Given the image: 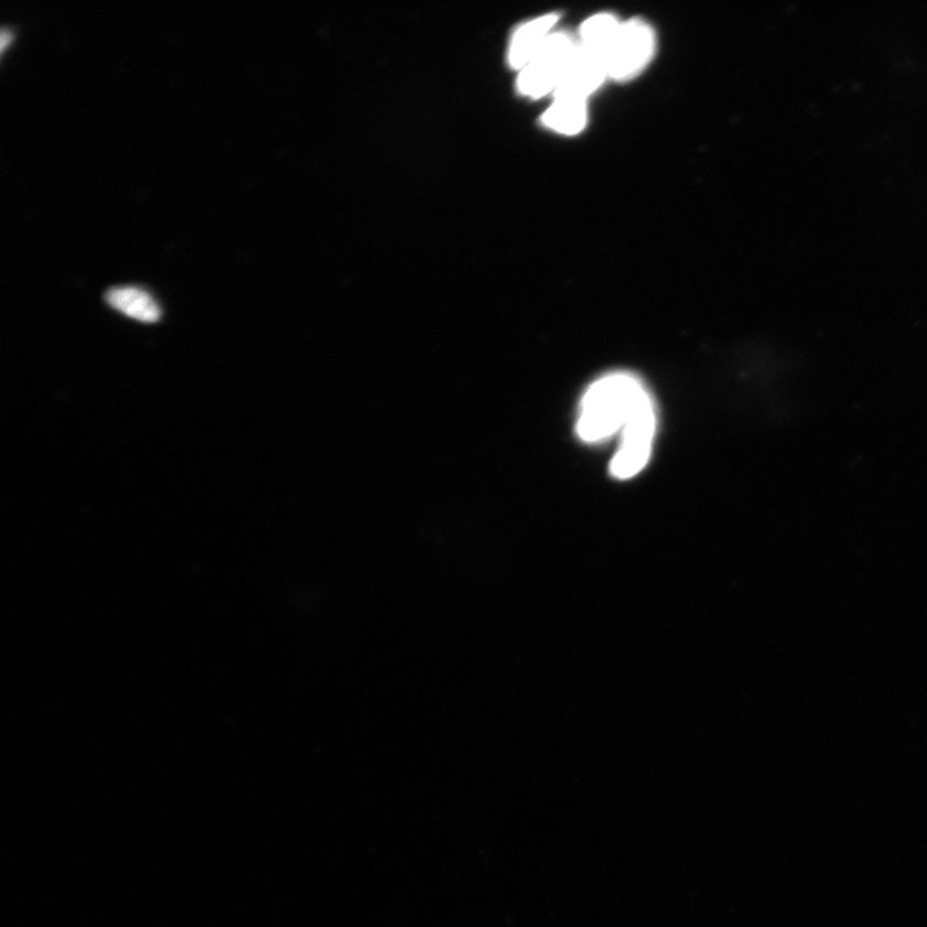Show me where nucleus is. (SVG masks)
Listing matches in <instances>:
<instances>
[{
    "mask_svg": "<svg viewBox=\"0 0 927 927\" xmlns=\"http://www.w3.org/2000/svg\"><path fill=\"white\" fill-rule=\"evenodd\" d=\"M650 395L629 373L604 375L590 386L582 398L578 434L586 443L611 439L629 423L635 411Z\"/></svg>",
    "mask_w": 927,
    "mask_h": 927,
    "instance_id": "f257e3e1",
    "label": "nucleus"
},
{
    "mask_svg": "<svg viewBox=\"0 0 927 927\" xmlns=\"http://www.w3.org/2000/svg\"><path fill=\"white\" fill-rule=\"evenodd\" d=\"M579 50V41L569 32L551 35L530 64L519 72L517 86L520 94L531 98L554 95L567 67Z\"/></svg>",
    "mask_w": 927,
    "mask_h": 927,
    "instance_id": "f03ea898",
    "label": "nucleus"
},
{
    "mask_svg": "<svg viewBox=\"0 0 927 927\" xmlns=\"http://www.w3.org/2000/svg\"><path fill=\"white\" fill-rule=\"evenodd\" d=\"M656 34L642 19L625 21L607 55L608 78L629 82L646 71L656 53Z\"/></svg>",
    "mask_w": 927,
    "mask_h": 927,
    "instance_id": "7ed1b4c3",
    "label": "nucleus"
},
{
    "mask_svg": "<svg viewBox=\"0 0 927 927\" xmlns=\"http://www.w3.org/2000/svg\"><path fill=\"white\" fill-rule=\"evenodd\" d=\"M656 409L648 397L635 411L622 435V444L611 462V474L617 479H629L646 468L656 433Z\"/></svg>",
    "mask_w": 927,
    "mask_h": 927,
    "instance_id": "20e7f679",
    "label": "nucleus"
},
{
    "mask_svg": "<svg viewBox=\"0 0 927 927\" xmlns=\"http://www.w3.org/2000/svg\"><path fill=\"white\" fill-rule=\"evenodd\" d=\"M610 79L607 63L605 58L589 52L579 50L571 61L563 75L561 83L554 91V98L579 99L586 101L602 84Z\"/></svg>",
    "mask_w": 927,
    "mask_h": 927,
    "instance_id": "39448f33",
    "label": "nucleus"
},
{
    "mask_svg": "<svg viewBox=\"0 0 927 927\" xmlns=\"http://www.w3.org/2000/svg\"><path fill=\"white\" fill-rule=\"evenodd\" d=\"M559 21V14H543L538 19L528 21L520 26L513 35L509 45L508 61L515 71H522L538 55L551 35Z\"/></svg>",
    "mask_w": 927,
    "mask_h": 927,
    "instance_id": "423d86ee",
    "label": "nucleus"
},
{
    "mask_svg": "<svg viewBox=\"0 0 927 927\" xmlns=\"http://www.w3.org/2000/svg\"><path fill=\"white\" fill-rule=\"evenodd\" d=\"M106 302L129 319L144 324L158 323L162 319V309L153 297L140 288H112L106 293Z\"/></svg>",
    "mask_w": 927,
    "mask_h": 927,
    "instance_id": "0eeeda50",
    "label": "nucleus"
},
{
    "mask_svg": "<svg viewBox=\"0 0 927 927\" xmlns=\"http://www.w3.org/2000/svg\"><path fill=\"white\" fill-rule=\"evenodd\" d=\"M588 103L579 99L554 98L542 115V125L563 136H576L588 125Z\"/></svg>",
    "mask_w": 927,
    "mask_h": 927,
    "instance_id": "6e6552de",
    "label": "nucleus"
},
{
    "mask_svg": "<svg viewBox=\"0 0 927 927\" xmlns=\"http://www.w3.org/2000/svg\"><path fill=\"white\" fill-rule=\"evenodd\" d=\"M622 24L623 22L612 13L594 14L580 29L578 37L580 47L596 53L607 63L608 51Z\"/></svg>",
    "mask_w": 927,
    "mask_h": 927,
    "instance_id": "1a4fd4ad",
    "label": "nucleus"
},
{
    "mask_svg": "<svg viewBox=\"0 0 927 927\" xmlns=\"http://www.w3.org/2000/svg\"><path fill=\"white\" fill-rule=\"evenodd\" d=\"M12 41V34L10 30L3 29L2 30V37H0V42H2V51L4 52L7 44Z\"/></svg>",
    "mask_w": 927,
    "mask_h": 927,
    "instance_id": "9d476101",
    "label": "nucleus"
}]
</instances>
